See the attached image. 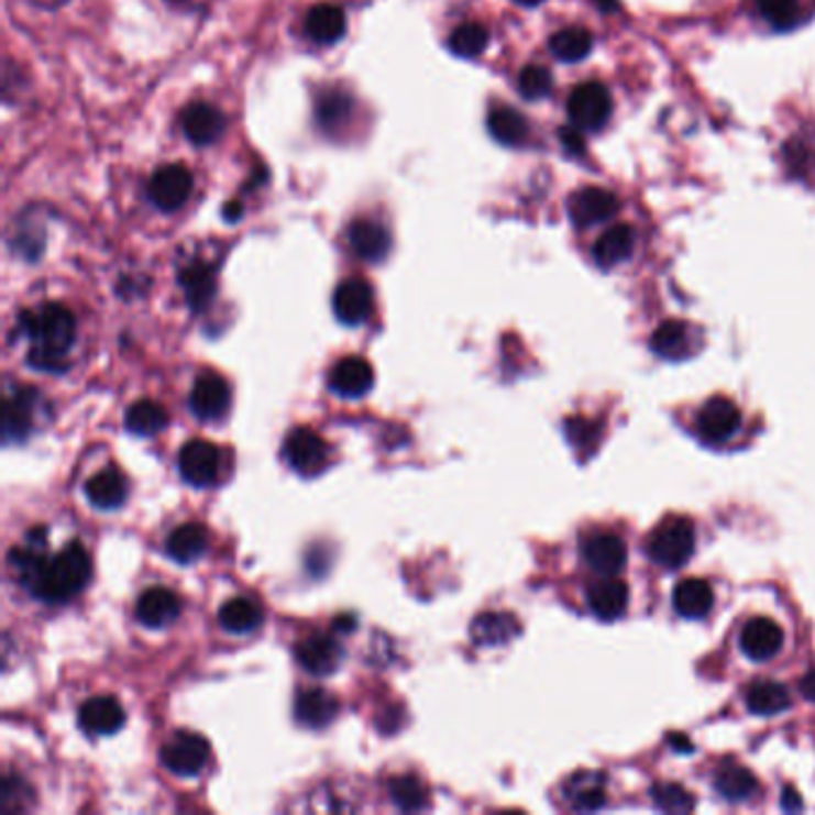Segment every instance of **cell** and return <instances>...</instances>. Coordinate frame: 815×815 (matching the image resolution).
<instances>
[{
    "label": "cell",
    "mask_w": 815,
    "mask_h": 815,
    "mask_svg": "<svg viewBox=\"0 0 815 815\" xmlns=\"http://www.w3.org/2000/svg\"><path fill=\"white\" fill-rule=\"evenodd\" d=\"M10 568L34 598L48 605L73 601L91 579V558L85 546L73 541L58 555H48L44 527H36L24 546L10 552Z\"/></svg>",
    "instance_id": "cell-1"
},
{
    "label": "cell",
    "mask_w": 815,
    "mask_h": 815,
    "mask_svg": "<svg viewBox=\"0 0 815 815\" xmlns=\"http://www.w3.org/2000/svg\"><path fill=\"white\" fill-rule=\"evenodd\" d=\"M20 333L32 340V350L26 362L32 368L63 373L67 368L65 354L75 344L77 338V321L73 311L63 307V304H44V307L22 311Z\"/></svg>",
    "instance_id": "cell-2"
},
{
    "label": "cell",
    "mask_w": 815,
    "mask_h": 815,
    "mask_svg": "<svg viewBox=\"0 0 815 815\" xmlns=\"http://www.w3.org/2000/svg\"><path fill=\"white\" fill-rule=\"evenodd\" d=\"M648 558L662 570H680L692 560L696 550V529L684 517L662 521L648 538Z\"/></svg>",
    "instance_id": "cell-3"
},
{
    "label": "cell",
    "mask_w": 815,
    "mask_h": 815,
    "mask_svg": "<svg viewBox=\"0 0 815 815\" xmlns=\"http://www.w3.org/2000/svg\"><path fill=\"white\" fill-rule=\"evenodd\" d=\"M211 746L197 731H175L163 744L161 761L177 778H197L209 766Z\"/></svg>",
    "instance_id": "cell-4"
},
{
    "label": "cell",
    "mask_w": 815,
    "mask_h": 815,
    "mask_svg": "<svg viewBox=\"0 0 815 815\" xmlns=\"http://www.w3.org/2000/svg\"><path fill=\"white\" fill-rule=\"evenodd\" d=\"M568 113L579 130L586 132L603 130L613 115L610 91H607L601 81L579 85L568 101Z\"/></svg>",
    "instance_id": "cell-5"
},
{
    "label": "cell",
    "mask_w": 815,
    "mask_h": 815,
    "mask_svg": "<svg viewBox=\"0 0 815 815\" xmlns=\"http://www.w3.org/2000/svg\"><path fill=\"white\" fill-rule=\"evenodd\" d=\"M285 462L299 476H319L330 462V448L311 428H295L283 445Z\"/></svg>",
    "instance_id": "cell-6"
},
{
    "label": "cell",
    "mask_w": 815,
    "mask_h": 815,
    "mask_svg": "<svg viewBox=\"0 0 815 815\" xmlns=\"http://www.w3.org/2000/svg\"><path fill=\"white\" fill-rule=\"evenodd\" d=\"M191 189H195V177L185 168V165L173 163L163 165L154 173L148 183V197L161 211L173 213L189 201Z\"/></svg>",
    "instance_id": "cell-7"
},
{
    "label": "cell",
    "mask_w": 815,
    "mask_h": 815,
    "mask_svg": "<svg viewBox=\"0 0 815 815\" xmlns=\"http://www.w3.org/2000/svg\"><path fill=\"white\" fill-rule=\"evenodd\" d=\"M177 466L187 483L197 488H206L218 478L220 450L213 443H209V440H189V443L179 450Z\"/></svg>",
    "instance_id": "cell-8"
},
{
    "label": "cell",
    "mask_w": 815,
    "mask_h": 815,
    "mask_svg": "<svg viewBox=\"0 0 815 815\" xmlns=\"http://www.w3.org/2000/svg\"><path fill=\"white\" fill-rule=\"evenodd\" d=\"M741 428L739 407L725 397H715L698 414V436L708 445H723L735 438Z\"/></svg>",
    "instance_id": "cell-9"
},
{
    "label": "cell",
    "mask_w": 815,
    "mask_h": 815,
    "mask_svg": "<svg viewBox=\"0 0 815 815\" xmlns=\"http://www.w3.org/2000/svg\"><path fill=\"white\" fill-rule=\"evenodd\" d=\"M230 385L218 373H203V376H199L189 395V409L199 421L223 419L225 411L230 409Z\"/></svg>",
    "instance_id": "cell-10"
},
{
    "label": "cell",
    "mask_w": 815,
    "mask_h": 815,
    "mask_svg": "<svg viewBox=\"0 0 815 815\" xmlns=\"http://www.w3.org/2000/svg\"><path fill=\"white\" fill-rule=\"evenodd\" d=\"M784 643V631L775 619L770 617H756L746 621L741 634H739V646L746 658L756 662H766L775 658L782 651Z\"/></svg>",
    "instance_id": "cell-11"
},
{
    "label": "cell",
    "mask_w": 815,
    "mask_h": 815,
    "mask_svg": "<svg viewBox=\"0 0 815 815\" xmlns=\"http://www.w3.org/2000/svg\"><path fill=\"white\" fill-rule=\"evenodd\" d=\"M333 311L344 326H362L371 319L373 289L362 278H350L338 285L333 295Z\"/></svg>",
    "instance_id": "cell-12"
},
{
    "label": "cell",
    "mask_w": 815,
    "mask_h": 815,
    "mask_svg": "<svg viewBox=\"0 0 815 815\" xmlns=\"http://www.w3.org/2000/svg\"><path fill=\"white\" fill-rule=\"evenodd\" d=\"M373 381H376V376H373V366L366 362L364 356L340 359V362L330 368V376H328L330 390L348 399L366 397L373 388Z\"/></svg>",
    "instance_id": "cell-13"
},
{
    "label": "cell",
    "mask_w": 815,
    "mask_h": 815,
    "mask_svg": "<svg viewBox=\"0 0 815 815\" xmlns=\"http://www.w3.org/2000/svg\"><path fill=\"white\" fill-rule=\"evenodd\" d=\"M77 720L89 737H108L122 729L124 708L113 696H96L89 698L87 703H81Z\"/></svg>",
    "instance_id": "cell-14"
},
{
    "label": "cell",
    "mask_w": 815,
    "mask_h": 815,
    "mask_svg": "<svg viewBox=\"0 0 815 815\" xmlns=\"http://www.w3.org/2000/svg\"><path fill=\"white\" fill-rule=\"evenodd\" d=\"M348 240H350L352 252L362 261H366V264H378V261L388 258L390 246H393V238H390L388 228H383L381 223H376V220H368V218L354 220V223L348 228Z\"/></svg>",
    "instance_id": "cell-15"
},
{
    "label": "cell",
    "mask_w": 815,
    "mask_h": 815,
    "mask_svg": "<svg viewBox=\"0 0 815 815\" xmlns=\"http://www.w3.org/2000/svg\"><path fill=\"white\" fill-rule=\"evenodd\" d=\"M568 206H570V216L579 228H591V225H598V223H605V220H610L619 209V201L607 189L586 187V189H579Z\"/></svg>",
    "instance_id": "cell-16"
},
{
    "label": "cell",
    "mask_w": 815,
    "mask_h": 815,
    "mask_svg": "<svg viewBox=\"0 0 815 815\" xmlns=\"http://www.w3.org/2000/svg\"><path fill=\"white\" fill-rule=\"evenodd\" d=\"M223 110L211 103H191L183 113V130L195 146L216 144L225 132Z\"/></svg>",
    "instance_id": "cell-17"
},
{
    "label": "cell",
    "mask_w": 815,
    "mask_h": 815,
    "mask_svg": "<svg viewBox=\"0 0 815 815\" xmlns=\"http://www.w3.org/2000/svg\"><path fill=\"white\" fill-rule=\"evenodd\" d=\"M342 646L326 634H311L297 646V662L301 670H307L313 676H326L335 672L342 662Z\"/></svg>",
    "instance_id": "cell-18"
},
{
    "label": "cell",
    "mask_w": 815,
    "mask_h": 815,
    "mask_svg": "<svg viewBox=\"0 0 815 815\" xmlns=\"http://www.w3.org/2000/svg\"><path fill=\"white\" fill-rule=\"evenodd\" d=\"M584 560L593 572L617 574L627 564V546L617 533H593L584 541Z\"/></svg>",
    "instance_id": "cell-19"
},
{
    "label": "cell",
    "mask_w": 815,
    "mask_h": 815,
    "mask_svg": "<svg viewBox=\"0 0 815 815\" xmlns=\"http://www.w3.org/2000/svg\"><path fill=\"white\" fill-rule=\"evenodd\" d=\"M179 607H183V605H179L177 593H173L170 588H165V586H154V588L144 591L140 601H136L134 615L144 627L163 629V627L173 625V621L177 619Z\"/></svg>",
    "instance_id": "cell-20"
},
{
    "label": "cell",
    "mask_w": 815,
    "mask_h": 815,
    "mask_svg": "<svg viewBox=\"0 0 815 815\" xmlns=\"http://www.w3.org/2000/svg\"><path fill=\"white\" fill-rule=\"evenodd\" d=\"M38 393L32 388H18V393L8 395L5 399V417H3V436L5 443H20L34 428V411L38 405Z\"/></svg>",
    "instance_id": "cell-21"
},
{
    "label": "cell",
    "mask_w": 815,
    "mask_h": 815,
    "mask_svg": "<svg viewBox=\"0 0 815 815\" xmlns=\"http://www.w3.org/2000/svg\"><path fill=\"white\" fill-rule=\"evenodd\" d=\"M340 713L338 698L326 689H307L295 701L297 723L309 729H323L335 720Z\"/></svg>",
    "instance_id": "cell-22"
},
{
    "label": "cell",
    "mask_w": 815,
    "mask_h": 815,
    "mask_svg": "<svg viewBox=\"0 0 815 815\" xmlns=\"http://www.w3.org/2000/svg\"><path fill=\"white\" fill-rule=\"evenodd\" d=\"M87 497L96 509H118L128 500V478L115 466H106L99 474H93L87 481Z\"/></svg>",
    "instance_id": "cell-23"
},
{
    "label": "cell",
    "mask_w": 815,
    "mask_h": 815,
    "mask_svg": "<svg viewBox=\"0 0 815 815\" xmlns=\"http://www.w3.org/2000/svg\"><path fill=\"white\" fill-rule=\"evenodd\" d=\"M588 610L601 619H617L627 613L629 586L619 579H603L586 591Z\"/></svg>",
    "instance_id": "cell-24"
},
{
    "label": "cell",
    "mask_w": 815,
    "mask_h": 815,
    "mask_svg": "<svg viewBox=\"0 0 815 815\" xmlns=\"http://www.w3.org/2000/svg\"><path fill=\"white\" fill-rule=\"evenodd\" d=\"M304 30H307L309 38L316 41V44L330 46L335 44L348 32V18L338 5H313L307 12V20H304Z\"/></svg>",
    "instance_id": "cell-25"
},
{
    "label": "cell",
    "mask_w": 815,
    "mask_h": 815,
    "mask_svg": "<svg viewBox=\"0 0 815 815\" xmlns=\"http://www.w3.org/2000/svg\"><path fill=\"white\" fill-rule=\"evenodd\" d=\"M179 285L185 289L189 307L195 311H203L216 297V271L203 261H191L179 273Z\"/></svg>",
    "instance_id": "cell-26"
},
{
    "label": "cell",
    "mask_w": 815,
    "mask_h": 815,
    "mask_svg": "<svg viewBox=\"0 0 815 815\" xmlns=\"http://www.w3.org/2000/svg\"><path fill=\"white\" fill-rule=\"evenodd\" d=\"M713 603L715 593L711 584L703 582V579H684V582L676 584L672 593L674 610L689 619L706 617L713 610Z\"/></svg>",
    "instance_id": "cell-27"
},
{
    "label": "cell",
    "mask_w": 815,
    "mask_h": 815,
    "mask_svg": "<svg viewBox=\"0 0 815 815\" xmlns=\"http://www.w3.org/2000/svg\"><path fill=\"white\" fill-rule=\"evenodd\" d=\"M165 550L179 564L197 562L209 550V531L201 524H183V527L173 529L168 541H165Z\"/></svg>",
    "instance_id": "cell-28"
},
{
    "label": "cell",
    "mask_w": 815,
    "mask_h": 815,
    "mask_svg": "<svg viewBox=\"0 0 815 815\" xmlns=\"http://www.w3.org/2000/svg\"><path fill=\"white\" fill-rule=\"evenodd\" d=\"M519 634V619L509 613H483L472 621L476 646H505Z\"/></svg>",
    "instance_id": "cell-29"
},
{
    "label": "cell",
    "mask_w": 815,
    "mask_h": 815,
    "mask_svg": "<svg viewBox=\"0 0 815 815\" xmlns=\"http://www.w3.org/2000/svg\"><path fill=\"white\" fill-rule=\"evenodd\" d=\"M634 244H637V238H634V230L629 225L610 228L601 234L596 246H593V258H596L601 268H615L631 256Z\"/></svg>",
    "instance_id": "cell-30"
},
{
    "label": "cell",
    "mask_w": 815,
    "mask_h": 815,
    "mask_svg": "<svg viewBox=\"0 0 815 815\" xmlns=\"http://www.w3.org/2000/svg\"><path fill=\"white\" fill-rule=\"evenodd\" d=\"M354 101L348 91L342 89H326L319 101H316V122L323 132H340L344 122L352 118Z\"/></svg>",
    "instance_id": "cell-31"
},
{
    "label": "cell",
    "mask_w": 815,
    "mask_h": 815,
    "mask_svg": "<svg viewBox=\"0 0 815 815\" xmlns=\"http://www.w3.org/2000/svg\"><path fill=\"white\" fill-rule=\"evenodd\" d=\"M218 619H220V625H223V629L230 634H249L261 627V621H264V610H261V605L256 601L238 596V598H230L223 607H220Z\"/></svg>",
    "instance_id": "cell-32"
},
{
    "label": "cell",
    "mask_w": 815,
    "mask_h": 815,
    "mask_svg": "<svg viewBox=\"0 0 815 815\" xmlns=\"http://www.w3.org/2000/svg\"><path fill=\"white\" fill-rule=\"evenodd\" d=\"M488 132L495 142H500L505 146H519L527 142L529 122L519 110L500 106L493 108L488 113Z\"/></svg>",
    "instance_id": "cell-33"
},
{
    "label": "cell",
    "mask_w": 815,
    "mask_h": 815,
    "mask_svg": "<svg viewBox=\"0 0 815 815\" xmlns=\"http://www.w3.org/2000/svg\"><path fill=\"white\" fill-rule=\"evenodd\" d=\"M124 426L134 436H156L168 426V411H165L163 405L154 403V399H140V403H134L128 414H124Z\"/></svg>",
    "instance_id": "cell-34"
},
{
    "label": "cell",
    "mask_w": 815,
    "mask_h": 815,
    "mask_svg": "<svg viewBox=\"0 0 815 815\" xmlns=\"http://www.w3.org/2000/svg\"><path fill=\"white\" fill-rule=\"evenodd\" d=\"M651 350L668 359V362H676L692 352V338H689V328L680 321H665L662 323L653 338H651Z\"/></svg>",
    "instance_id": "cell-35"
},
{
    "label": "cell",
    "mask_w": 815,
    "mask_h": 815,
    "mask_svg": "<svg viewBox=\"0 0 815 815\" xmlns=\"http://www.w3.org/2000/svg\"><path fill=\"white\" fill-rule=\"evenodd\" d=\"M746 706L756 715H778L792 706V696L786 692V686L778 682H756L749 694H746Z\"/></svg>",
    "instance_id": "cell-36"
},
{
    "label": "cell",
    "mask_w": 815,
    "mask_h": 815,
    "mask_svg": "<svg viewBox=\"0 0 815 815\" xmlns=\"http://www.w3.org/2000/svg\"><path fill=\"white\" fill-rule=\"evenodd\" d=\"M715 790L727 801H746L758 792V780L751 770L727 766L715 775Z\"/></svg>",
    "instance_id": "cell-37"
},
{
    "label": "cell",
    "mask_w": 815,
    "mask_h": 815,
    "mask_svg": "<svg viewBox=\"0 0 815 815\" xmlns=\"http://www.w3.org/2000/svg\"><path fill=\"white\" fill-rule=\"evenodd\" d=\"M591 48H593V34L588 30H582V26H570V30H562L550 38L552 55L564 63L584 60L591 53Z\"/></svg>",
    "instance_id": "cell-38"
},
{
    "label": "cell",
    "mask_w": 815,
    "mask_h": 815,
    "mask_svg": "<svg viewBox=\"0 0 815 815\" xmlns=\"http://www.w3.org/2000/svg\"><path fill=\"white\" fill-rule=\"evenodd\" d=\"M491 34L481 22H464L450 34L448 46L460 58H478V55L488 48Z\"/></svg>",
    "instance_id": "cell-39"
},
{
    "label": "cell",
    "mask_w": 815,
    "mask_h": 815,
    "mask_svg": "<svg viewBox=\"0 0 815 815\" xmlns=\"http://www.w3.org/2000/svg\"><path fill=\"white\" fill-rule=\"evenodd\" d=\"M568 799L579 811H596L605 804V778L576 775L568 786Z\"/></svg>",
    "instance_id": "cell-40"
},
{
    "label": "cell",
    "mask_w": 815,
    "mask_h": 815,
    "mask_svg": "<svg viewBox=\"0 0 815 815\" xmlns=\"http://www.w3.org/2000/svg\"><path fill=\"white\" fill-rule=\"evenodd\" d=\"M388 790H390L393 804L397 808L411 813V811H421L428 806V790L419 778H414V775L395 778Z\"/></svg>",
    "instance_id": "cell-41"
},
{
    "label": "cell",
    "mask_w": 815,
    "mask_h": 815,
    "mask_svg": "<svg viewBox=\"0 0 815 815\" xmlns=\"http://www.w3.org/2000/svg\"><path fill=\"white\" fill-rule=\"evenodd\" d=\"M756 3L775 30H792L799 20V0H756Z\"/></svg>",
    "instance_id": "cell-42"
},
{
    "label": "cell",
    "mask_w": 815,
    "mask_h": 815,
    "mask_svg": "<svg viewBox=\"0 0 815 815\" xmlns=\"http://www.w3.org/2000/svg\"><path fill=\"white\" fill-rule=\"evenodd\" d=\"M517 87H519V93L524 96V99L538 101V99H543V96L550 93V89H552V77H550V73L546 70V67H541V65H529V67H524V70L519 73Z\"/></svg>",
    "instance_id": "cell-43"
},
{
    "label": "cell",
    "mask_w": 815,
    "mask_h": 815,
    "mask_svg": "<svg viewBox=\"0 0 815 815\" xmlns=\"http://www.w3.org/2000/svg\"><path fill=\"white\" fill-rule=\"evenodd\" d=\"M32 790L15 775L3 778V786H0V811L3 813H22L26 806L32 804Z\"/></svg>",
    "instance_id": "cell-44"
},
{
    "label": "cell",
    "mask_w": 815,
    "mask_h": 815,
    "mask_svg": "<svg viewBox=\"0 0 815 815\" xmlns=\"http://www.w3.org/2000/svg\"><path fill=\"white\" fill-rule=\"evenodd\" d=\"M653 801L665 811L672 813H684L694 808V799L684 786L680 784H656L653 786Z\"/></svg>",
    "instance_id": "cell-45"
},
{
    "label": "cell",
    "mask_w": 815,
    "mask_h": 815,
    "mask_svg": "<svg viewBox=\"0 0 815 815\" xmlns=\"http://www.w3.org/2000/svg\"><path fill=\"white\" fill-rule=\"evenodd\" d=\"M560 142L564 144V148L570 151V154H584V148H586V142H584L582 132H576L572 128H562L560 130Z\"/></svg>",
    "instance_id": "cell-46"
},
{
    "label": "cell",
    "mask_w": 815,
    "mask_h": 815,
    "mask_svg": "<svg viewBox=\"0 0 815 815\" xmlns=\"http://www.w3.org/2000/svg\"><path fill=\"white\" fill-rule=\"evenodd\" d=\"M801 694H804L808 701H813L815 703V668H811L806 674H804V680H801Z\"/></svg>",
    "instance_id": "cell-47"
},
{
    "label": "cell",
    "mask_w": 815,
    "mask_h": 815,
    "mask_svg": "<svg viewBox=\"0 0 815 815\" xmlns=\"http://www.w3.org/2000/svg\"><path fill=\"white\" fill-rule=\"evenodd\" d=\"M32 3H36L38 8H46V10H55V8L65 5L67 0H32Z\"/></svg>",
    "instance_id": "cell-48"
},
{
    "label": "cell",
    "mask_w": 815,
    "mask_h": 815,
    "mask_svg": "<svg viewBox=\"0 0 815 815\" xmlns=\"http://www.w3.org/2000/svg\"><path fill=\"white\" fill-rule=\"evenodd\" d=\"M792 804H794L796 808H801V801L796 799V792L784 790V806H786V808H792Z\"/></svg>",
    "instance_id": "cell-49"
},
{
    "label": "cell",
    "mask_w": 815,
    "mask_h": 815,
    "mask_svg": "<svg viewBox=\"0 0 815 815\" xmlns=\"http://www.w3.org/2000/svg\"><path fill=\"white\" fill-rule=\"evenodd\" d=\"M242 213V206L240 203H232V206H225V220H238Z\"/></svg>",
    "instance_id": "cell-50"
},
{
    "label": "cell",
    "mask_w": 815,
    "mask_h": 815,
    "mask_svg": "<svg viewBox=\"0 0 815 815\" xmlns=\"http://www.w3.org/2000/svg\"><path fill=\"white\" fill-rule=\"evenodd\" d=\"M199 3H203V0H170V5H177V8H185V10H191V8H197Z\"/></svg>",
    "instance_id": "cell-51"
},
{
    "label": "cell",
    "mask_w": 815,
    "mask_h": 815,
    "mask_svg": "<svg viewBox=\"0 0 815 815\" xmlns=\"http://www.w3.org/2000/svg\"><path fill=\"white\" fill-rule=\"evenodd\" d=\"M515 3H519L524 8H536V5H541L543 0H515Z\"/></svg>",
    "instance_id": "cell-52"
}]
</instances>
